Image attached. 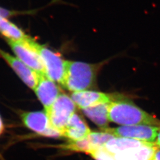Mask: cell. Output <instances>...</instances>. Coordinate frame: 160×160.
<instances>
[{
  "mask_svg": "<svg viewBox=\"0 0 160 160\" xmlns=\"http://www.w3.org/2000/svg\"><path fill=\"white\" fill-rule=\"evenodd\" d=\"M71 99L76 106L80 109H85L100 104L110 103L119 99L121 97L113 96L112 94H105L94 91H82L74 92L71 96Z\"/></svg>",
  "mask_w": 160,
  "mask_h": 160,
  "instance_id": "cell-10",
  "label": "cell"
},
{
  "mask_svg": "<svg viewBox=\"0 0 160 160\" xmlns=\"http://www.w3.org/2000/svg\"><path fill=\"white\" fill-rule=\"evenodd\" d=\"M86 121L79 114L72 115L63 131V137L70 141H77L88 137L91 133Z\"/></svg>",
  "mask_w": 160,
  "mask_h": 160,
  "instance_id": "cell-11",
  "label": "cell"
},
{
  "mask_svg": "<svg viewBox=\"0 0 160 160\" xmlns=\"http://www.w3.org/2000/svg\"><path fill=\"white\" fill-rule=\"evenodd\" d=\"M157 149L155 143H148L114 155L113 157L116 160H152Z\"/></svg>",
  "mask_w": 160,
  "mask_h": 160,
  "instance_id": "cell-12",
  "label": "cell"
},
{
  "mask_svg": "<svg viewBox=\"0 0 160 160\" xmlns=\"http://www.w3.org/2000/svg\"><path fill=\"white\" fill-rule=\"evenodd\" d=\"M109 120L123 126L147 125L160 127V120L122 98L109 104Z\"/></svg>",
  "mask_w": 160,
  "mask_h": 160,
  "instance_id": "cell-1",
  "label": "cell"
},
{
  "mask_svg": "<svg viewBox=\"0 0 160 160\" xmlns=\"http://www.w3.org/2000/svg\"><path fill=\"white\" fill-rule=\"evenodd\" d=\"M33 45L43 63L46 76L54 82L63 86L66 71V61L62 59L59 55L45 46L40 45L35 41Z\"/></svg>",
  "mask_w": 160,
  "mask_h": 160,
  "instance_id": "cell-3",
  "label": "cell"
},
{
  "mask_svg": "<svg viewBox=\"0 0 160 160\" xmlns=\"http://www.w3.org/2000/svg\"><path fill=\"white\" fill-rule=\"evenodd\" d=\"M147 142L127 138L114 137L105 145L104 148L113 155L123 152L131 149L143 146Z\"/></svg>",
  "mask_w": 160,
  "mask_h": 160,
  "instance_id": "cell-14",
  "label": "cell"
},
{
  "mask_svg": "<svg viewBox=\"0 0 160 160\" xmlns=\"http://www.w3.org/2000/svg\"><path fill=\"white\" fill-rule=\"evenodd\" d=\"M114 138L113 135L104 131L92 132L88 136L94 150L103 148L107 142Z\"/></svg>",
  "mask_w": 160,
  "mask_h": 160,
  "instance_id": "cell-17",
  "label": "cell"
},
{
  "mask_svg": "<svg viewBox=\"0 0 160 160\" xmlns=\"http://www.w3.org/2000/svg\"><path fill=\"white\" fill-rule=\"evenodd\" d=\"M63 87L71 92L86 91L95 84L98 65L66 61Z\"/></svg>",
  "mask_w": 160,
  "mask_h": 160,
  "instance_id": "cell-2",
  "label": "cell"
},
{
  "mask_svg": "<svg viewBox=\"0 0 160 160\" xmlns=\"http://www.w3.org/2000/svg\"><path fill=\"white\" fill-rule=\"evenodd\" d=\"M0 56L6 61L23 82L34 90L38 83L39 75L16 57L11 55L1 49H0Z\"/></svg>",
  "mask_w": 160,
  "mask_h": 160,
  "instance_id": "cell-8",
  "label": "cell"
},
{
  "mask_svg": "<svg viewBox=\"0 0 160 160\" xmlns=\"http://www.w3.org/2000/svg\"><path fill=\"white\" fill-rule=\"evenodd\" d=\"M0 33L7 40L22 42L29 39L21 29L4 17H0Z\"/></svg>",
  "mask_w": 160,
  "mask_h": 160,
  "instance_id": "cell-15",
  "label": "cell"
},
{
  "mask_svg": "<svg viewBox=\"0 0 160 160\" xmlns=\"http://www.w3.org/2000/svg\"><path fill=\"white\" fill-rule=\"evenodd\" d=\"M3 131H4V124H3L2 120L1 119V117L0 116V136L1 135Z\"/></svg>",
  "mask_w": 160,
  "mask_h": 160,
  "instance_id": "cell-21",
  "label": "cell"
},
{
  "mask_svg": "<svg viewBox=\"0 0 160 160\" xmlns=\"http://www.w3.org/2000/svg\"><path fill=\"white\" fill-rule=\"evenodd\" d=\"M152 160H160V149H157Z\"/></svg>",
  "mask_w": 160,
  "mask_h": 160,
  "instance_id": "cell-19",
  "label": "cell"
},
{
  "mask_svg": "<svg viewBox=\"0 0 160 160\" xmlns=\"http://www.w3.org/2000/svg\"><path fill=\"white\" fill-rule=\"evenodd\" d=\"M62 148L77 152H84L90 154L94 149L88 137L77 141H70L68 143L61 145Z\"/></svg>",
  "mask_w": 160,
  "mask_h": 160,
  "instance_id": "cell-16",
  "label": "cell"
},
{
  "mask_svg": "<svg viewBox=\"0 0 160 160\" xmlns=\"http://www.w3.org/2000/svg\"><path fill=\"white\" fill-rule=\"evenodd\" d=\"M35 93L47 113L61 94L59 87L46 75H39L38 83L34 90Z\"/></svg>",
  "mask_w": 160,
  "mask_h": 160,
  "instance_id": "cell-9",
  "label": "cell"
},
{
  "mask_svg": "<svg viewBox=\"0 0 160 160\" xmlns=\"http://www.w3.org/2000/svg\"><path fill=\"white\" fill-rule=\"evenodd\" d=\"M160 130V126L147 125L122 126L108 128L102 131L113 135L114 137L127 138L138 141L155 143Z\"/></svg>",
  "mask_w": 160,
  "mask_h": 160,
  "instance_id": "cell-6",
  "label": "cell"
},
{
  "mask_svg": "<svg viewBox=\"0 0 160 160\" xmlns=\"http://www.w3.org/2000/svg\"><path fill=\"white\" fill-rule=\"evenodd\" d=\"M155 144L158 147V148L160 149V130L158 134L157 139H156V141L155 142Z\"/></svg>",
  "mask_w": 160,
  "mask_h": 160,
  "instance_id": "cell-20",
  "label": "cell"
},
{
  "mask_svg": "<svg viewBox=\"0 0 160 160\" xmlns=\"http://www.w3.org/2000/svg\"><path fill=\"white\" fill-rule=\"evenodd\" d=\"M21 118L24 126L39 135L52 138L61 137L60 132L51 126L45 111L23 112Z\"/></svg>",
  "mask_w": 160,
  "mask_h": 160,
  "instance_id": "cell-7",
  "label": "cell"
},
{
  "mask_svg": "<svg viewBox=\"0 0 160 160\" xmlns=\"http://www.w3.org/2000/svg\"><path fill=\"white\" fill-rule=\"evenodd\" d=\"M34 40L29 38L22 42L7 40L16 57L39 75H46L43 63L34 49Z\"/></svg>",
  "mask_w": 160,
  "mask_h": 160,
  "instance_id": "cell-5",
  "label": "cell"
},
{
  "mask_svg": "<svg viewBox=\"0 0 160 160\" xmlns=\"http://www.w3.org/2000/svg\"><path fill=\"white\" fill-rule=\"evenodd\" d=\"M89 155L95 160H116L113 155L110 154L104 148L94 150Z\"/></svg>",
  "mask_w": 160,
  "mask_h": 160,
  "instance_id": "cell-18",
  "label": "cell"
},
{
  "mask_svg": "<svg viewBox=\"0 0 160 160\" xmlns=\"http://www.w3.org/2000/svg\"><path fill=\"white\" fill-rule=\"evenodd\" d=\"M75 110L76 105L71 98L61 93L46 113L51 126L61 132L63 135V130Z\"/></svg>",
  "mask_w": 160,
  "mask_h": 160,
  "instance_id": "cell-4",
  "label": "cell"
},
{
  "mask_svg": "<svg viewBox=\"0 0 160 160\" xmlns=\"http://www.w3.org/2000/svg\"><path fill=\"white\" fill-rule=\"evenodd\" d=\"M109 104H100L81 110L82 113L102 131L109 128Z\"/></svg>",
  "mask_w": 160,
  "mask_h": 160,
  "instance_id": "cell-13",
  "label": "cell"
}]
</instances>
